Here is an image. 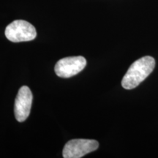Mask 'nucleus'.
I'll list each match as a JSON object with an SVG mask.
<instances>
[{
    "label": "nucleus",
    "mask_w": 158,
    "mask_h": 158,
    "mask_svg": "<svg viewBox=\"0 0 158 158\" xmlns=\"http://www.w3.org/2000/svg\"><path fill=\"white\" fill-rule=\"evenodd\" d=\"M86 60L81 56H70L59 60L55 65V73L60 78H68L84 70Z\"/></svg>",
    "instance_id": "20e7f679"
},
{
    "label": "nucleus",
    "mask_w": 158,
    "mask_h": 158,
    "mask_svg": "<svg viewBox=\"0 0 158 158\" xmlns=\"http://www.w3.org/2000/svg\"><path fill=\"white\" fill-rule=\"evenodd\" d=\"M155 67V59L150 56H143L136 60L122 78V87L125 89H133L137 87L152 73Z\"/></svg>",
    "instance_id": "f257e3e1"
},
{
    "label": "nucleus",
    "mask_w": 158,
    "mask_h": 158,
    "mask_svg": "<svg viewBox=\"0 0 158 158\" xmlns=\"http://www.w3.org/2000/svg\"><path fill=\"white\" fill-rule=\"evenodd\" d=\"M33 96L30 89L23 86L20 88L15 100V117L19 122H24L30 114Z\"/></svg>",
    "instance_id": "39448f33"
},
{
    "label": "nucleus",
    "mask_w": 158,
    "mask_h": 158,
    "mask_svg": "<svg viewBox=\"0 0 158 158\" xmlns=\"http://www.w3.org/2000/svg\"><path fill=\"white\" fill-rule=\"evenodd\" d=\"M99 147V143L95 140L73 139L69 141L63 149V157L81 158L84 155L95 151Z\"/></svg>",
    "instance_id": "7ed1b4c3"
},
{
    "label": "nucleus",
    "mask_w": 158,
    "mask_h": 158,
    "mask_svg": "<svg viewBox=\"0 0 158 158\" xmlns=\"http://www.w3.org/2000/svg\"><path fill=\"white\" fill-rule=\"evenodd\" d=\"M5 36L11 42H26L34 40L37 31L30 23L23 20H15L6 27Z\"/></svg>",
    "instance_id": "f03ea898"
}]
</instances>
